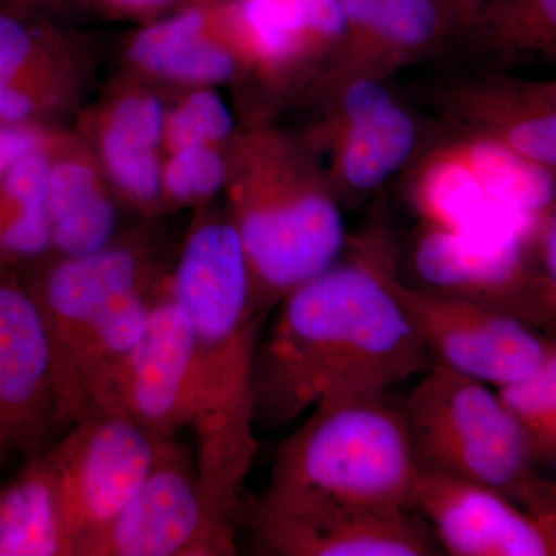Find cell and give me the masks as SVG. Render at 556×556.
I'll use <instances>...</instances> for the list:
<instances>
[{
	"label": "cell",
	"instance_id": "obj_34",
	"mask_svg": "<svg viewBox=\"0 0 556 556\" xmlns=\"http://www.w3.org/2000/svg\"><path fill=\"white\" fill-rule=\"evenodd\" d=\"M544 21L547 22L551 30L556 35V0H536Z\"/></svg>",
	"mask_w": 556,
	"mask_h": 556
},
{
	"label": "cell",
	"instance_id": "obj_11",
	"mask_svg": "<svg viewBox=\"0 0 556 556\" xmlns=\"http://www.w3.org/2000/svg\"><path fill=\"white\" fill-rule=\"evenodd\" d=\"M24 285L42 318L62 420L70 428L80 348L110 300L142 287L138 260L127 249L102 248L89 254L64 255L33 274Z\"/></svg>",
	"mask_w": 556,
	"mask_h": 556
},
{
	"label": "cell",
	"instance_id": "obj_2",
	"mask_svg": "<svg viewBox=\"0 0 556 556\" xmlns=\"http://www.w3.org/2000/svg\"><path fill=\"white\" fill-rule=\"evenodd\" d=\"M420 464L401 405L386 394L311 409L277 450L268 485L351 506L417 510Z\"/></svg>",
	"mask_w": 556,
	"mask_h": 556
},
{
	"label": "cell",
	"instance_id": "obj_23",
	"mask_svg": "<svg viewBox=\"0 0 556 556\" xmlns=\"http://www.w3.org/2000/svg\"><path fill=\"white\" fill-rule=\"evenodd\" d=\"M42 46L31 25L0 11V124L21 126L39 112L43 98Z\"/></svg>",
	"mask_w": 556,
	"mask_h": 556
},
{
	"label": "cell",
	"instance_id": "obj_18",
	"mask_svg": "<svg viewBox=\"0 0 556 556\" xmlns=\"http://www.w3.org/2000/svg\"><path fill=\"white\" fill-rule=\"evenodd\" d=\"M49 208L51 248L64 255H80L108 244L115 211L89 167L78 163L50 167Z\"/></svg>",
	"mask_w": 556,
	"mask_h": 556
},
{
	"label": "cell",
	"instance_id": "obj_17",
	"mask_svg": "<svg viewBox=\"0 0 556 556\" xmlns=\"http://www.w3.org/2000/svg\"><path fill=\"white\" fill-rule=\"evenodd\" d=\"M0 556H64L42 453L0 482Z\"/></svg>",
	"mask_w": 556,
	"mask_h": 556
},
{
	"label": "cell",
	"instance_id": "obj_19",
	"mask_svg": "<svg viewBox=\"0 0 556 556\" xmlns=\"http://www.w3.org/2000/svg\"><path fill=\"white\" fill-rule=\"evenodd\" d=\"M206 16L192 10L148 28L131 47L138 64L170 78L214 83L228 78L233 61L226 51L204 40Z\"/></svg>",
	"mask_w": 556,
	"mask_h": 556
},
{
	"label": "cell",
	"instance_id": "obj_27",
	"mask_svg": "<svg viewBox=\"0 0 556 556\" xmlns=\"http://www.w3.org/2000/svg\"><path fill=\"white\" fill-rule=\"evenodd\" d=\"M240 17L258 46L269 54H283L308 27L303 0H243Z\"/></svg>",
	"mask_w": 556,
	"mask_h": 556
},
{
	"label": "cell",
	"instance_id": "obj_13",
	"mask_svg": "<svg viewBox=\"0 0 556 556\" xmlns=\"http://www.w3.org/2000/svg\"><path fill=\"white\" fill-rule=\"evenodd\" d=\"M236 228L265 316L292 289L331 268L343 244L339 211L320 195L248 208Z\"/></svg>",
	"mask_w": 556,
	"mask_h": 556
},
{
	"label": "cell",
	"instance_id": "obj_7",
	"mask_svg": "<svg viewBox=\"0 0 556 556\" xmlns=\"http://www.w3.org/2000/svg\"><path fill=\"white\" fill-rule=\"evenodd\" d=\"M243 525L263 555L430 556L442 551L417 510L351 506L287 486L268 485L247 503Z\"/></svg>",
	"mask_w": 556,
	"mask_h": 556
},
{
	"label": "cell",
	"instance_id": "obj_20",
	"mask_svg": "<svg viewBox=\"0 0 556 556\" xmlns=\"http://www.w3.org/2000/svg\"><path fill=\"white\" fill-rule=\"evenodd\" d=\"M163 134V110L152 98L123 102L113 115L104 155L110 172L124 189L139 199L159 193L161 175L153 149Z\"/></svg>",
	"mask_w": 556,
	"mask_h": 556
},
{
	"label": "cell",
	"instance_id": "obj_15",
	"mask_svg": "<svg viewBox=\"0 0 556 556\" xmlns=\"http://www.w3.org/2000/svg\"><path fill=\"white\" fill-rule=\"evenodd\" d=\"M156 300L148 298L144 287H138L121 292L102 308L80 348L72 426L94 412L119 369L137 350L148 331Z\"/></svg>",
	"mask_w": 556,
	"mask_h": 556
},
{
	"label": "cell",
	"instance_id": "obj_6",
	"mask_svg": "<svg viewBox=\"0 0 556 556\" xmlns=\"http://www.w3.org/2000/svg\"><path fill=\"white\" fill-rule=\"evenodd\" d=\"M115 413L160 438L193 428L197 448L228 441L219 422L195 336L170 292L156 300L148 331L93 413Z\"/></svg>",
	"mask_w": 556,
	"mask_h": 556
},
{
	"label": "cell",
	"instance_id": "obj_36",
	"mask_svg": "<svg viewBox=\"0 0 556 556\" xmlns=\"http://www.w3.org/2000/svg\"><path fill=\"white\" fill-rule=\"evenodd\" d=\"M110 2L121 3V5L127 7H148L166 2V0H110Z\"/></svg>",
	"mask_w": 556,
	"mask_h": 556
},
{
	"label": "cell",
	"instance_id": "obj_35",
	"mask_svg": "<svg viewBox=\"0 0 556 556\" xmlns=\"http://www.w3.org/2000/svg\"><path fill=\"white\" fill-rule=\"evenodd\" d=\"M544 481H546V507L556 510V478L544 479Z\"/></svg>",
	"mask_w": 556,
	"mask_h": 556
},
{
	"label": "cell",
	"instance_id": "obj_25",
	"mask_svg": "<svg viewBox=\"0 0 556 556\" xmlns=\"http://www.w3.org/2000/svg\"><path fill=\"white\" fill-rule=\"evenodd\" d=\"M496 391L525 431L533 459H555L556 336L546 358L532 376Z\"/></svg>",
	"mask_w": 556,
	"mask_h": 556
},
{
	"label": "cell",
	"instance_id": "obj_32",
	"mask_svg": "<svg viewBox=\"0 0 556 556\" xmlns=\"http://www.w3.org/2000/svg\"><path fill=\"white\" fill-rule=\"evenodd\" d=\"M42 146L40 137L28 127L5 126L0 124V178L11 166L35 152Z\"/></svg>",
	"mask_w": 556,
	"mask_h": 556
},
{
	"label": "cell",
	"instance_id": "obj_1",
	"mask_svg": "<svg viewBox=\"0 0 556 556\" xmlns=\"http://www.w3.org/2000/svg\"><path fill=\"white\" fill-rule=\"evenodd\" d=\"M434 361L382 273L328 268L280 302L255 354V426L287 427L343 399L386 394Z\"/></svg>",
	"mask_w": 556,
	"mask_h": 556
},
{
	"label": "cell",
	"instance_id": "obj_30",
	"mask_svg": "<svg viewBox=\"0 0 556 556\" xmlns=\"http://www.w3.org/2000/svg\"><path fill=\"white\" fill-rule=\"evenodd\" d=\"M434 22L431 0H376L368 27L394 42L416 46L430 38Z\"/></svg>",
	"mask_w": 556,
	"mask_h": 556
},
{
	"label": "cell",
	"instance_id": "obj_4",
	"mask_svg": "<svg viewBox=\"0 0 556 556\" xmlns=\"http://www.w3.org/2000/svg\"><path fill=\"white\" fill-rule=\"evenodd\" d=\"M170 295L195 336L212 393L232 407L254 405L252 376L265 314L236 226L208 223L190 236Z\"/></svg>",
	"mask_w": 556,
	"mask_h": 556
},
{
	"label": "cell",
	"instance_id": "obj_14",
	"mask_svg": "<svg viewBox=\"0 0 556 556\" xmlns=\"http://www.w3.org/2000/svg\"><path fill=\"white\" fill-rule=\"evenodd\" d=\"M529 236L433 230L417 244L416 269L430 291L503 311L538 328L526 270Z\"/></svg>",
	"mask_w": 556,
	"mask_h": 556
},
{
	"label": "cell",
	"instance_id": "obj_31",
	"mask_svg": "<svg viewBox=\"0 0 556 556\" xmlns=\"http://www.w3.org/2000/svg\"><path fill=\"white\" fill-rule=\"evenodd\" d=\"M508 149L543 169H556V108L530 113L507 129Z\"/></svg>",
	"mask_w": 556,
	"mask_h": 556
},
{
	"label": "cell",
	"instance_id": "obj_10",
	"mask_svg": "<svg viewBox=\"0 0 556 556\" xmlns=\"http://www.w3.org/2000/svg\"><path fill=\"white\" fill-rule=\"evenodd\" d=\"M62 420L42 318L11 268H0V470L53 444Z\"/></svg>",
	"mask_w": 556,
	"mask_h": 556
},
{
	"label": "cell",
	"instance_id": "obj_16",
	"mask_svg": "<svg viewBox=\"0 0 556 556\" xmlns=\"http://www.w3.org/2000/svg\"><path fill=\"white\" fill-rule=\"evenodd\" d=\"M40 148L0 178V268L42 257L51 248V164Z\"/></svg>",
	"mask_w": 556,
	"mask_h": 556
},
{
	"label": "cell",
	"instance_id": "obj_29",
	"mask_svg": "<svg viewBox=\"0 0 556 556\" xmlns=\"http://www.w3.org/2000/svg\"><path fill=\"white\" fill-rule=\"evenodd\" d=\"M225 177L222 160L212 150L199 146L178 150L167 166L166 188L179 200H193L215 192Z\"/></svg>",
	"mask_w": 556,
	"mask_h": 556
},
{
	"label": "cell",
	"instance_id": "obj_21",
	"mask_svg": "<svg viewBox=\"0 0 556 556\" xmlns=\"http://www.w3.org/2000/svg\"><path fill=\"white\" fill-rule=\"evenodd\" d=\"M431 207L448 228L495 236H525L538 218L526 217L486 193L477 175L459 164H442L427 182Z\"/></svg>",
	"mask_w": 556,
	"mask_h": 556
},
{
	"label": "cell",
	"instance_id": "obj_26",
	"mask_svg": "<svg viewBox=\"0 0 556 556\" xmlns=\"http://www.w3.org/2000/svg\"><path fill=\"white\" fill-rule=\"evenodd\" d=\"M527 248L536 258L532 262L526 255L538 327L547 334L556 336V206L547 212L546 217L538 218L527 239Z\"/></svg>",
	"mask_w": 556,
	"mask_h": 556
},
{
	"label": "cell",
	"instance_id": "obj_3",
	"mask_svg": "<svg viewBox=\"0 0 556 556\" xmlns=\"http://www.w3.org/2000/svg\"><path fill=\"white\" fill-rule=\"evenodd\" d=\"M402 416L420 467L495 490L540 510L544 478L496 388L434 364L409 391Z\"/></svg>",
	"mask_w": 556,
	"mask_h": 556
},
{
	"label": "cell",
	"instance_id": "obj_8",
	"mask_svg": "<svg viewBox=\"0 0 556 556\" xmlns=\"http://www.w3.org/2000/svg\"><path fill=\"white\" fill-rule=\"evenodd\" d=\"M237 533L208 503L195 459L174 438L118 517L76 556H228L239 551Z\"/></svg>",
	"mask_w": 556,
	"mask_h": 556
},
{
	"label": "cell",
	"instance_id": "obj_24",
	"mask_svg": "<svg viewBox=\"0 0 556 556\" xmlns=\"http://www.w3.org/2000/svg\"><path fill=\"white\" fill-rule=\"evenodd\" d=\"M475 175L486 193L526 217L540 218L556 204V181L548 170L506 146L479 142L471 150Z\"/></svg>",
	"mask_w": 556,
	"mask_h": 556
},
{
	"label": "cell",
	"instance_id": "obj_22",
	"mask_svg": "<svg viewBox=\"0 0 556 556\" xmlns=\"http://www.w3.org/2000/svg\"><path fill=\"white\" fill-rule=\"evenodd\" d=\"M350 119L353 130L343 159L348 181L361 189L375 188L408 159L415 127L393 101Z\"/></svg>",
	"mask_w": 556,
	"mask_h": 556
},
{
	"label": "cell",
	"instance_id": "obj_33",
	"mask_svg": "<svg viewBox=\"0 0 556 556\" xmlns=\"http://www.w3.org/2000/svg\"><path fill=\"white\" fill-rule=\"evenodd\" d=\"M306 20L313 30L338 35L345 27L346 14L342 0H303Z\"/></svg>",
	"mask_w": 556,
	"mask_h": 556
},
{
	"label": "cell",
	"instance_id": "obj_9",
	"mask_svg": "<svg viewBox=\"0 0 556 556\" xmlns=\"http://www.w3.org/2000/svg\"><path fill=\"white\" fill-rule=\"evenodd\" d=\"M383 276V274H382ZM434 364L501 388L532 376L555 336L468 300L415 291L383 276Z\"/></svg>",
	"mask_w": 556,
	"mask_h": 556
},
{
	"label": "cell",
	"instance_id": "obj_5",
	"mask_svg": "<svg viewBox=\"0 0 556 556\" xmlns=\"http://www.w3.org/2000/svg\"><path fill=\"white\" fill-rule=\"evenodd\" d=\"M166 441L129 417L97 412L43 450L64 556H76L87 538L118 517Z\"/></svg>",
	"mask_w": 556,
	"mask_h": 556
},
{
	"label": "cell",
	"instance_id": "obj_28",
	"mask_svg": "<svg viewBox=\"0 0 556 556\" xmlns=\"http://www.w3.org/2000/svg\"><path fill=\"white\" fill-rule=\"evenodd\" d=\"M232 129V118L226 105L215 94L201 91L190 97L172 115L167 131L178 150L199 148L208 141L226 137Z\"/></svg>",
	"mask_w": 556,
	"mask_h": 556
},
{
	"label": "cell",
	"instance_id": "obj_12",
	"mask_svg": "<svg viewBox=\"0 0 556 556\" xmlns=\"http://www.w3.org/2000/svg\"><path fill=\"white\" fill-rule=\"evenodd\" d=\"M417 514L453 556H556V510H530L495 490L420 468Z\"/></svg>",
	"mask_w": 556,
	"mask_h": 556
}]
</instances>
